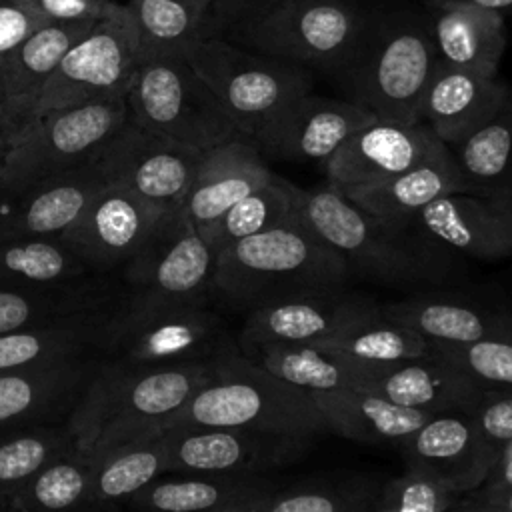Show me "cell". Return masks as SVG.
<instances>
[{
  "mask_svg": "<svg viewBox=\"0 0 512 512\" xmlns=\"http://www.w3.org/2000/svg\"><path fill=\"white\" fill-rule=\"evenodd\" d=\"M446 146L424 122L372 120L322 162L326 182L338 190L370 186Z\"/></svg>",
  "mask_w": 512,
  "mask_h": 512,
  "instance_id": "19",
  "label": "cell"
},
{
  "mask_svg": "<svg viewBox=\"0 0 512 512\" xmlns=\"http://www.w3.org/2000/svg\"><path fill=\"white\" fill-rule=\"evenodd\" d=\"M182 56L214 92L234 128L252 140L296 98L314 88L312 70L248 50L224 36L200 38Z\"/></svg>",
  "mask_w": 512,
  "mask_h": 512,
  "instance_id": "8",
  "label": "cell"
},
{
  "mask_svg": "<svg viewBox=\"0 0 512 512\" xmlns=\"http://www.w3.org/2000/svg\"><path fill=\"white\" fill-rule=\"evenodd\" d=\"M396 404L440 412H470L484 386L438 352L382 368L366 386Z\"/></svg>",
  "mask_w": 512,
  "mask_h": 512,
  "instance_id": "28",
  "label": "cell"
},
{
  "mask_svg": "<svg viewBox=\"0 0 512 512\" xmlns=\"http://www.w3.org/2000/svg\"><path fill=\"white\" fill-rule=\"evenodd\" d=\"M372 120L376 116L356 102L308 92L268 122L254 142L266 160L324 162Z\"/></svg>",
  "mask_w": 512,
  "mask_h": 512,
  "instance_id": "18",
  "label": "cell"
},
{
  "mask_svg": "<svg viewBox=\"0 0 512 512\" xmlns=\"http://www.w3.org/2000/svg\"><path fill=\"white\" fill-rule=\"evenodd\" d=\"M136 30L140 60L152 56H182L206 38L208 0H130L126 4Z\"/></svg>",
  "mask_w": 512,
  "mask_h": 512,
  "instance_id": "37",
  "label": "cell"
},
{
  "mask_svg": "<svg viewBox=\"0 0 512 512\" xmlns=\"http://www.w3.org/2000/svg\"><path fill=\"white\" fill-rule=\"evenodd\" d=\"M104 358L0 374V432L66 422Z\"/></svg>",
  "mask_w": 512,
  "mask_h": 512,
  "instance_id": "22",
  "label": "cell"
},
{
  "mask_svg": "<svg viewBox=\"0 0 512 512\" xmlns=\"http://www.w3.org/2000/svg\"><path fill=\"white\" fill-rule=\"evenodd\" d=\"M484 484H488V486L512 484V442H508L506 446H502L498 450L494 466Z\"/></svg>",
  "mask_w": 512,
  "mask_h": 512,
  "instance_id": "51",
  "label": "cell"
},
{
  "mask_svg": "<svg viewBox=\"0 0 512 512\" xmlns=\"http://www.w3.org/2000/svg\"><path fill=\"white\" fill-rule=\"evenodd\" d=\"M348 280L346 262L298 212L276 228L216 252L212 300L246 314L272 300L346 290Z\"/></svg>",
  "mask_w": 512,
  "mask_h": 512,
  "instance_id": "1",
  "label": "cell"
},
{
  "mask_svg": "<svg viewBox=\"0 0 512 512\" xmlns=\"http://www.w3.org/2000/svg\"><path fill=\"white\" fill-rule=\"evenodd\" d=\"M216 252L182 206L168 210L124 264V294L154 300H212Z\"/></svg>",
  "mask_w": 512,
  "mask_h": 512,
  "instance_id": "13",
  "label": "cell"
},
{
  "mask_svg": "<svg viewBox=\"0 0 512 512\" xmlns=\"http://www.w3.org/2000/svg\"><path fill=\"white\" fill-rule=\"evenodd\" d=\"M106 276L78 258L58 236L0 238V288L80 284Z\"/></svg>",
  "mask_w": 512,
  "mask_h": 512,
  "instance_id": "36",
  "label": "cell"
},
{
  "mask_svg": "<svg viewBox=\"0 0 512 512\" xmlns=\"http://www.w3.org/2000/svg\"><path fill=\"white\" fill-rule=\"evenodd\" d=\"M452 152L472 186L512 182V86L494 116Z\"/></svg>",
  "mask_w": 512,
  "mask_h": 512,
  "instance_id": "43",
  "label": "cell"
},
{
  "mask_svg": "<svg viewBox=\"0 0 512 512\" xmlns=\"http://www.w3.org/2000/svg\"><path fill=\"white\" fill-rule=\"evenodd\" d=\"M92 456L94 464L86 508L124 506L138 490L166 472L162 430L140 434Z\"/></svg>",
  "mask_w": 512,
  "mask_h": 512,
  "instance_id": "34",
  "label": "cell"
},
{
  "mask_svg": "<svg viewBox=\"0 0 512 512\" xmlns=\"http://www.w3.org/2000/svg\"><path fill=\"white\" fill-rule=\"evenodd\" d=\"M408 228L450 254L474 260L512 256V182L444 194L422 208Z\"/></svg>",
  "mask_w": 512,
  "mask_h": 512,
  "instance_id": "15",
  "label": "cell"
},
{
  "mask_svg": "<svg viewBox=\"0 0 512 512\" xmlns=\"http://www.w3.org/2000/svg\"><path fill=\"white\" fill-rule=\"evenodd\" d=\"M434 352L458 364L482 386L512 390V338L478 340L470 344L434 342Z\"/></svg>",
  "mask_w": 512,
  "mask_h": 512,
  "instance_id": "45",
  "label": "cell"
},
{
  "mask_svg": "<svg viewBox=\"0 0 512 512\" xmlns=\"http://www.w3.org/2000/svg\"><path fill=\"white\" fill-rule=\"evenodd\" d=\"M126 120V96L38 116L28 132L8 148L0 164V192H20L94 162Z\"/></svg>",
  "mask_w": 512,
  "mask_h": 512,
  "instance_id": "10",
  "label": "cell"
},
{
  "mask_svg": "<svg viewBox=\"0 0 512 512\" xmlns=\"http://www.w3.org/2000/svg\"><path fill=\"white\" fill-rule=\"evenodd\" d=\"M42 22H96L112 14L114 0H24Z\"/></svg>",
  "mask_w": 512,
  "mask_h": 512,
  "instance_id": "47",
  "label": "cell"
},
{
  "mask_svg": "<svg viewBox=\"0 0 512 512\" xmlns=\"http://www.w3.org/2000/svg\"><path fill=\"white\" fill-rule=\"evenodd\" d=\"M270 172L256 142L244 134H236L202 154L180 206L196 230L202 232L264 182Z\"/></svg>",
  "mask_w": 512,
  "mask_h": 512,
  "instance_id": "26",
  "label": "cell"
},
{
  "mask_svg": "<svg viewBox=\"0 0 512 512\" xmlns=\"http://www.w3.org/2000/svg\"><path fill=\"white\" fill-rule=\"evenodd\" d=\"M300 212L346 262L350 276L388 286L444 284L458 276L450 252L408 226L388 224L368 214L328 182L300 188Z\"/></svg>",
  "mask_w": 512,
  "mask_h": 512,
  "instance_id": "4",
  "label": "cell"
},
{
  "mask_svg": "<svg viewBox=\"0 0 512 512\" xmlns=\"http://www.w3.org/2000/svg\"><path fill=\"white\" fill-rule=\"evenodd\" d=\"M110 310L0 334V374L102 356Z\"/></svg>",
  "mask_w": 512,
  "mask_h": 512,
  "instance_id": "32",
  "label": "cell"
},
{
  "mask_svg": "<svg viewBox=\"0 0 512 512\" xmlns=\"http://www.w3.org/2000/svg\"><path fill=\"white\" fill-rule=\"evenodd\" d=\"M434 4H468V6L498 10L502 14H512V0H424V6H434Z\"/></svg>",
  "mask_w": 512,
  "mask_h": 512,
  "instance_id": "52",
  "label": "cell"
},
{
  "mask_svg": "<svg viewBox=\"0 0 512 512\" xmlns=\"http://www.w3.org/2000/svg\"><path fill=\"white\" fill-rule=\"evenodd\" d=\"M164 214L130 190L106 182L58 238L86 264L106 272L124 266Z\"/></svg>",
  "mask_w": 512,
  "mask_h": 512,
  "instance_id": "17",
  "label": "cell"
},
{
  "mask_svg": "<svg viewBox=\"0 0 512 512\" xmlns=\"http://www.w3.org/2000/svg\"><path fill=\"white\" fill-rule=\"evenodd\" d=\"M166 472L264 474L306 456L316 436L240 426H170L162 430Z\"/></svg>",
  "mask_w": 512,
  "mask_h": 512,
  "instance_id": "12",
  "label": "cell"
},
{
  "mask_svg": "<svg viewBox=\"0 0 512 512\" xmlns=\"http://www.w3.org/2000/svg\"><path fill=\"white\" fill-rule=\"evenodd\" d=\"M274 376L310 392L364 388L380 368L364 366L318 344H264L244 354Z\"/></svg>",
  "mask_w": 512,
  "mask_h": 512,
  "instance_id": "35",
  "label": "cell"
},
{
  "mask_svg": "<svg viewBox=\"0 0 512 512\" xmlns=\"http://www.w3.org/2000/svg\"><path fill=\"white\" fill-rule=\"evenodd\" d=\"M202 154L152 134L128 118L108 138L94 162L108 184L122 186L154 208L168 212L184 202Z\"/></svg>",
  "mask_w": 512,
  "mask_h": 512,
  "instance_id": "14",
  "label": "cell"
},
{
  "mask_svg": "<svg viewBox=\"0 0 512 512\" xmlns=\"http://www.w3.org/2000/svg\"><path fill=\"white\" fill-rule=\"evenodd\" d=\"M508 84L438 60L420 104V122L454 150L500 108Z\"/></svg>",
  "mask_w": 512,
  "mask_h": 512,
  "instance_id": "25",
  "label": "cell"
},
{
  "mask_svg": "<svg viewBox=\"0 0 512 512\" xmlns=\"http://www.w3.org/2000/svg\"><path fill=\"white\" fill-rule=\"evenodd\" d=\"M384 318L414 328L440 344H470L478 340L512 338V314L484 304L444 298L414 296L378 304Z\"/></svg>",
  "mask_w": 512,
  "mask_h": 512,
  "instance_id": "29",
  "label": "cell"
},
{
  "mask_svg": "<svg viewBox=\"0 0 512 512\" xmlns=\"http://www.w3.org/2000/svg\"><path fill=\"white\" fill-rule=\"evenodd\" d=\"M122 296L108 276L62 286L0 288V334L110 310Z\"/></svg>",
  "mask_w": 512,
  "mask_h": 512,
  "instance_id": "33",
  "label": "cell"
},
{
  "mask_svg": "<svg viewBox=\"0 0 512 512\" xmlns=\"http://www.w3.org/2000/svg\"><path fill=\"white\" fill-rule=\"evenodd\" d=\"M438 58L450 66L496 76L508 34L502 12L468 4L426 6Z\"/></svg>",
  "mask_w": 512,
  "mask_h": 512,
  "instance_id": "31",
  "label": "cell"
},
{
  "mask_svg": "<svg viewBox=\"0 0 512 512\" xmlns=\"http://www.w3.org/2000/svg\"><path fill=\"white\" fill-rule=\"evenodd\" d=\"M318 346L332 348L364 366L382 370L430 354L434 342L410 326L384 318L378 310V314L340 330Z\"/></svg>",
  "mask_w": 512,
  "mask_h": 512,
  "instance_id": "41",
  "label": "cell"
},
{
  "mask_svg": "<svg viewBox=\"0 0 512 512\" xmlns=\"http://www.w3.org/2000/svg\"><path fill=\"white\" fill-rule=\"evenodd\" d=\"M374 314L376 302L346 290L272 300L246 312L236 344L242 354L264 344H324Z\"/></svg>",
  "mask_w": 512,
  "mask_h": 512,
  "instance_id": "16",
  "label": "cell"
},
{
  "mask_svg": "<svg viewBox=\"0 0 512 512\" xmlns=\"http://www.w3.org/2000/svg\"><path fill=\"white\" fill-rule=\"evenodd\" d=\"M170 426H240L310 436L328 432L310 390L274 376L240 350L224 356L220 374L164 424Z\"/></svg>",
  "mask_w": 512,
  "mask_h": 512,
  "instance_id": "6",
  "label": "cell"
},
{
  "mask_svg": "<svg viewBox=\"0 0 512 512\" xmlns=\"http://www.w3.org/2000/svg\"><path fill=\"white\" fill-rule=\"evenodd\" d=\"M454 512H512V484H482L458 496Z\"/></svg>",
  "mask_w": 512,
  "mask_h": 512,
  "instance_id": "50",
  "label": "cell"
},
{
  "mask_svg": "<svg viewBox=\"0 0 512 512\" xmlns=\"http://www.w3.org/2000/svg\"><path fill=\"white\" fill-rule=\"evenodd\" d=\"M94 22H44L16 48L0 56V120L10 146L36 120L40 96L68 48Z\"/></svg>",
  "mask_w": 512,
  "mask_h": 512,
  "instance_id": "20",
  "label": "cell"
},
{
  "mask_svg": "<svg viewBox=\"0 0 512 512\" xmlns=\"http://www.w3.org/2000/svg\"><path fill=\"white\" fill-rule=\"evenodd\" d=\"M328 424V432L368 442L400 446L434 414L396 404L366 388L312 392Z\"/></svg>",
  "mask_w": 512,
  "mask_h": 512,
  "instance_id": "30",
  "label": "cell"
},
{
  "mask_svg": "<svg viewBox=\"0 0 512 512\" xmlns=\"http://www.w3.org/2000/svg\"><path fill=\"white\" fill-rule=\"evenodd\" d=\"M428 10L372 8L346 62L330 76L344 98L380 120L420 122V104L438 64Z\"/></svg>",
  "mask_w": 512,
  "mask_h": 512,
  "instance_id": "3",
  "label": "cell"
},
{
  "mask_svg": "<svg viewBox=\"0 0 512 512\" xmlns=\"http://www.w3.org/2000/svg\"><path fill=\"white\" fill-rule=\"evenodd\" d=\"M126 104L134 124L200 152L240 134L184 56L140 60Z\"/></svg>",
  "mask_w": 512,
  "mask_h": 512,
  "instance_id": "9",
  "label": "cell"
},
{
  "mask_svg": "<svg viewBox=\"0 0 512 512\" xmlns=\"http://www.w3.org/2000/svg\"><path fill=\"white\" fill-rule=\"evenodd\" d=\"M382 480L372 474H330L282 482L266 512H374Z\"/></svg>",
  "mask_w": 512,
  "mask_h": 512,
  "instance_id": "39",
  "label": "cell"
},
{
  "mask_svg": "<svg viewBox=\"0 0 512 512\" xmlns=\"http://www.w3.org/2000/svg\"><path fill=\"white\" fill-rule=\"evenodd\" d=\"M94 456L82 448H72L38 470L10 500L12 512L36 510H78L86 508L92 480Z\"/></svg>",
  "mask_w": 512,
  "mask_h": 512,
  "instance_id": "42",
  "label": "cell"
},
{
  "mask_svg": "<svg viewBox=\"0 0 512 512\" xmlns=\"http://www.w3.org/2000/svg\"><path fill=\"white\" fill-rule=\"evenodd\" d=\"M76 448L68 422L36 424L0 432V510L46 464Z\"/></svg>",
  "mask_w": 512,
  "mask_h": 512,
  "instance_id": "40",
  "label": "cell"
},
{
  "mask_svg": "<svg viewBox=\"0 0 512 512\" xmlns=\"http://www.w3.org/2000/svg\"><path fill=\"white\" fill-rule=\"evenodd\" d=\"M8 148H10V140H8V134H6V130H4V124H2V120H0V164H2V160H4V156H6V152H8Z\"/></svg>",
  "mask_w": 512,
  "mask_h": 512,
  "instance_id": "53",
  "label": "cell"
},
{
  "mask_svg": "<svg viewBox=\"0 0 512 512\" xmlns=\"http://www.w3.org/2000/svg\"><path fill=\"white\" fill-rule=\"evenodd\" d=\"M300 212V188L270 172L250 194L228 208L200 236L218 252L230 242L276 228Z\"/></svg>",
  "mask_w": 512,
  "mask_h": 512,
  "instance_id": "38",
  "label": "cell"
},
{
  "mask_svg": "<svg viewBox=\"0 0 512 512\" xmlns=\"http://www.w3.org/2000/svg\"><path fill=\"white\" fill-rule=\"evenodd\" d=\"M138 64L136 30L126 4H120L68 48L40 96L36 118L50 110L126 96Z\"/></svg>",
  "mask_w": 512,
  "mask_h": 512,
  "instance_id": "11",
  "label": "cell"
},
{
  "mask_svg": "<svg viewBox=\"0 0 512 512\" xmlns=\"http://www.w3.org/2000/svg\"><path fill=\"white\" fill-rule=\"evenodd\" d=\"M468 188L476 186L464 178L454 152L442 146L422 162L386 180L340 192L368 214L388 224L408 226V222L436 198Z\"/></svg>",
  "mask_w": 512,
  "mask_h": 512,
  "instance_id": "27",
  "label": "cell"
},
{
  "mask_svg": "<svg viewBox=\"0 0 512 512\" xmlns=\"http://www.w3.org/2000/svg\"><path fill=\"white\" fill-rule=\"evenodd\" d=\"M104 184L98 164L90 162L20 192H0V238L58 236Z\"/></svg>",
  "mask_w": 512,
  "mask_h": 512,
  "instance_id": "24",
  "label": "cell"
},
{
  "mask_svg": "<svg viewBox=\"0 0 512 512\" xmlns=\"http://www.w3.org/2000/svg\"><path fill=\"white\" fill-rule=\"evenodd\" d=\"M370 10L358 0H276L222 36L330 78L354 50Z\"/></svg>",
  "mask_w": 512,
  "mask_h": 512,
  "instance_id": "7",
  "label": "cell"
},
{
  "mask_svg": "<svg viewBox=\"0 0 512 512\" xmlns=\"http://www.w3.org/2000/svg\"><path fill=\"white\" fill-rule=\"evenodd\" d=\"M40 24L44 22L24 0H0V56L16 48Z\"/></svg>",
  "mask_w": 512,
  "mask_h": 512,
  "instance_id": "48",
  "label": "cell"
},
{
  "mask_svg": "<svg viewBox=\"0 0 512 512\" xmlns=\"http://www.w3.org/2000/svg\"><path fill=\"white\" fill-rule=\"evenodd\" d=\"M228 356V354H226ZM222 358L178 364L104 360L68 416L76 446L102 452L164 424L222 370Z\"/></svg>",
  "mask_w": 512,
  "mask_h": 512,
  "instance_id": "2",
  "label": "cell"
},
{
  "mask_svg": "<svg viewBox=\"0 0 512 512\" xmlns=\"http://www.w3.org/2000/svg\"><path fill=\"white\" fill-rule=\"evenodd\" d=\"M468 414L496 452L512 442V390L484 386L476 406Z\"/></svg>",
  "mask_w": 512,
  "mask_h": 512,
  "instance_id": "46",
  "label": "cell"
},
{
  "mask_svg": "<svg viewBox=\"0 0 512 512\" xmlns=\"http://www.w3.org/2000/svg\"><path fill=\"white\" fill-rule=\"evenodd\" d=\"M282 482L264 474L158 476L124 506L156 512H266Z\"/></svg>",
  "mask_w": 512,
  "mask_h": 512,
  "instance_id": "23",
  "label": "cell"
},
{
  "mask_svg": "<svg viewBox=\"0 0 512 512\" xmlns=\"http://www.w3.org/2000/svg\"><path fill=\"white\" fill-rule=\"evenodd\" d=\"M398 448L406 466L432 474L454 494L482 486L498 454L468 412L434 414Z\"/></svg>",
  "mask_w": 512,
  "mask_h": 512,
  "instance_id": "21",
  "label": "cell"
},
{
  "mask_svg": "<svg viewBox=\"0 0 512 512\" xmlns=\"http://www.w3.org/2000/svg\"><path fill=\"white\" fill-rule=\"evenodd\" d=\"M276 0H208L206 38L222 36L234 24L258 14Z\"/></svg>",
  "mask_w": 512,
  "mask_h": 512,
  "instance_id": "49",
  "label": "cell"
},
{
  "mask_svg": "<svg viewBox=\"0 0 512 512\" xmlns=\"http://www.w3.org/2000/svg\"><path fill=\"white\" fill-rule=\"evenodd\" d=\"M212 300H154L124 294L108 312L102 358L126 364L216 360L236 352Z\"/></svg>",
  "mask_w": 512,
  "mask_h": 512,
  "instance_id": "5",
  "label": "cell"
},
{
  "mask_svg": "<svg viewBox=\"0 0 512 512\" xmlns=\"http://www.w3.org/2000/svg\"><path fill=\"white\" fill-rule=\"evenodd\" d=\"M458 496L432 474L406 466L402 474L382 482L374 512H454Z\"/></svg>",
  "mask_w": 512,
  "mask_h": 512,
  "instance_id": "44",
  "label": "cell"
}]
</instances>
